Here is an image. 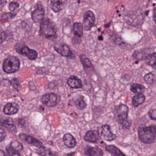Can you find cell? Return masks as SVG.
<instances>
[{
	"mask_svg": "<svg viewBox=\"0 0 156 156\" xmlns=\"http://www.w3.org/2000/svg\"><path fill=\"white\" fill-rule=\"evenodd\" d=\"M129 107L123 104L119 105L115 107L114 114L116 121L122 126L123 129L128 130L132 125V122L128 120Z\"/></svg>",
	"mask_w": 156,
	"mask_h": 156,
	"instance_id": "1",
	"label": "cell"
},
{
	"mask_svg": "<svg viewBox=\"0 0 156 156\" xmlns=\"http://www.w3.org/2000/svg\"><path fill=\"white\" fill-rule=\"evenodd\" d=\"M138 134L141 142L145 144H153L156 141V126L155 125L149 126H142L138 128Z\"/></svg>",
	"mask_w": 156,
	"mask_h": 156,
	"instance_id": "2",
	"label": "cell"
},
{
	"mask_svg": "<svg viewBox=\"0 0 156 156\" xmlns=\"http://www.w3.org/2000/svg\"><path fill=\"white\" fill-rule=\"evenodd\" d=\"M40 33L42 36L48 39L55 38L57 33L56 25L49 19H44L40 23Z\"/></svg>",
	"mask_w": 156,
	"mask_h": 156,
	"instance_id": "3",
	"label": "cell"
},
{
	"mask_svg": "<svg viewBox=\"0 0 156 156\" xmlns=\"http://www.w3.org/2000/svg\"><path fill=\"white\" fill-rule=\"evenodd\" d=\"M20 61L16 57L10 56L4 60L2 69L7 74L15 73L19 70Z\"/></svg>",
	"mask_w": 156,
	"mask_h": 156,
	"instance_id": "4",
	"label": "cell"
},
{
	"mask_svg": "<svg viewBox=\"0 0 156 156\" xmlns=\"http://www.w3.org/2000/svg\"><path fill=\"white\" fill-rule=\"evenodd\" d=\"M60 101V96L54 93L45 94L41 98V102L48 107H54L59 104Z\"/></svg>",
	"mask_w": 156,
	"mask_h": 156,
	"instance_id": "5",
	"label": "cell"
},
{
	"mask_svg": "<svg viewBox=\"0 0 156 156\" xmlns=\"http://www.w3.org/2000/svg\"><path fill=\"white\" fill-rule=\"evenodd\" d=\"M100 138L102 140L107 141H112L116 138V135L111 131V127L108 125H103L98 130Z\"/></svg>",
	"mask_w": 156,
	"mask_h": 156,
	"instance_id": "6",
	"label": "cell"
},
{
	"mask_svg": "<svg viewBox=\"0 0 156 156\" xmlns=\"http://www.w3.org/2000/svg\"><path fill=\"white\" fill-rule=\"evenodd\" d=\"M95 16L93 12L89 11L85 13L83 19V27L86 31H89L94 26Z\"/></svg>",
	"mask_w": 156,
	"mask_h": 156,
	"instance_id": "7",
	"label": "cell"
},
{
	"mask_svg": "<svg viewBox=\"0 0 156 156\" xmlns=\"http://www.w3.org/2000/svg\"><path fill=\"white\" fill-rule=\"evenodd\" d=\"M54 49L60 55L65 57H71L73 56L72 51L68 46L65 44H60L54 47Z\"/></svg>",
	"mask_w": 156,
	"mask_h": 156,
	"instance_id": "8",
	"label": "cell"
},
{
	"mask_svg": "<svg viewBox=\"0 0 156 156\" xmlns=\"http://www.w3.org/2000/svg\"><path fill=\"white\" fill-rule=\"evenodd\" d=\"M45 17V11L42 5H38L37 8L32 12V18L36 23H41Z\"/></svg>",
	"mask_w": 156,
	"mask_h": 156,
	"instance_id": "9",
	"label": "cell"
},
{
	"mask_svg": "<svg viewBox=\"0 0 156 156\" xmlns=\"http://www.w3.org/2000/svg\"><path fill=\"white\" fill-rule=\"evenodd\" d=\"M19 136L21 140L26 142L31 145L37 147H38L43 146V144L40 141H38V140L31 136L26 134L21 133L20 134Z\"/></svg>",
	"mask_w": 156,
	"mask_h": 156,
	"instance_id": "10",
	"label": "cell"
},
{
	"mask_svg": "<svg viewBox=\"0 0 156 156\" xmlns=\"http://www.w3.org/2000/svg\"><path fill=\"white\" fill-rule=\"evenodd\" d=\"M19 52L21 55L26 56L30 60H35L38 57L37 52L34 49H30L27 46L23 47Z\"/></svg>",
	"mask_w": 156,
	"mask_h": 156,
	"instance_id": "11",
	"label": "cell"
},
{
	"mask_svg": "<svg viewBox=\"0 0 156 156\" xmlns=\"http://www.w3.org/2000/svg\"><path fill=\"white\" fill-rule=\"evenodd\" d=\"M152 50V48H146L136 50L133 54V57L138 60L145 59L148 55L153 53Z\"/></svg>",
	"mask_w": 156,
	"mask_h": 156,
	"instance_id": "12",
	"label": "cell"
},
{
	"mask_svg": "<svg viewBox=\"0 0 156 156\" xmlns=\"http://www.w3.org/2000/svg\"><path fill=\"white\" fill-rule=\"evenodd\" d=\"M99 133L97 130H90L86 133L84 139L86 142L97 143L100 141Z\"/></svg>",
	"mask_w": 156,
	"mask_h": 156,
	"instance_id": "13",
	"label": "cell"
},
{
	"mask_svg": "<svg viewBox=\"0 0 156 156\" xmlns=\"http://www.w3.org/2000/svg\"><path fill=\"white\" fill-rule=\"evenodd\" d=\"M67 3V0H51L50 6L54 12H57L64 9Z\"/></svg>",
	"mask_w": 156,
	"mask_h": 156,
	"instance_id": "14",
	"label": "cell"
},
{
	"mask_svg": "<svg viewBox=\"0 0 156 156\" xmlns=\"http://www.w3.org/2000/svg\"><path fill=\"white\" fill-rule=\"evenodd\" d=\"M19 106L16 103H8L4 106L3 112L6 115H13L18 112Z\"/></svg>",
	"mask_w": 156,
	"mask_h": 156,
	"instance_id": "15",
	"label": "cell"
},
{
	"mask_svg": "<svg viewBox=\"0 0 156 156\" xmlns=\"http://www.w3.org/2000/svg\"><path fill=\"white\" fill-rule=\"evenodd\" d=\"M67 83L72 89H80L82 87L81 80L75 76H71L67 80Z\"/></svg>",
	"mask_w": 156,
	"mask_h": 156,
	"instance_id": "16",
	"label": "cell"
},
{
	"mask_svg": "<svg viewBox=\"0 0 156 156\" xmlns=\"http://www.w3.org/2000/svg\"><path fill=\"white\" fill-rule=\"evenodd\" d=\"M84 154L87 156H103V152L99 147L88 146L84 150Z\"/></svg>",
	"mask_w": 156,
	"mask_h": 156,
	"instance_id": "17",
	"label": "cell"
},
{
	"mask_svg": "<svg viewBox=\"0 0 156 156\" xmlns=\"http://www.w3.org/2000/svg\"><path fill=\"white\" fill-rule=\"evenodd\" d=\"M64 144L69 148H73L77 145V141L71 133L65 134L63 137Z\"/></svg>",
	"mask_w": 156,
	"mask_h": 156,
	"instance_id": "18",
	"label": "cell"
},
{
	"mask_svg": "<svg viewBox=\"0 0 156 156\" xmlns=\"http://www.w3.org/2000/svg\"><path fill=\"white\" fill-rule=\"evenodd\" d=\"M0 125L12 131L15 130L13 120L10 118H0Z\"/></svg>",
	"mask_w": 156,
	"mask_h": 156,
	"instance_id": "19",
	"label": "cell"
},
{
	"mask_svg": "<svg viewBox=\"0 0 156 156\" xmlns=\"http://www.w3.org/2000/svg\"><path fill=\"white\" fill-rule=\"evenodd\" d=\"M37 153L41 156H58L56 152L44 146L38 147Z\"/></svg>",
	"mask_w": 156,
	"mask_h": 156,
	"instance_id": "20",
	"label": "cell"
},
{
	"mask_svg": "<svg viewBox=\"0 0 156 156\" xmlns=\"http://www.w3.org/2000/svg\"><path fill=\"white\" fill-rule=\"evenodd\" d=\"M105 149L113 156H126L119 148L112 145L107 146Z\"/></svg>",
	"mask_w": 156,
	"mask_h": 156,
	"instance_id": "21",
	"label": "cell"
},
{
	"mask_svg": "<svg viewBox=\"0 0 156 156\" xmlns=\"http://www.w3.org/2000/svg\"><path fill=\"white\" fill-rule=\"evenodd\" d=\"M145 100V96L143 93L137 94L132 99V104L135 107L142 105Z\"/></svg>",
	"mask_w": 156,
	"mask_h": 156,
	"instance_id": "22",
	"label": "cell"
},
{
	"mask_svg": "<svg viewBox=\"0 0 156 156\" xmlns=\"http://www.w3.org/2000/svg\"><path fill=\"white\" fill-rule=\"evenodd\" d=\"M80 58L81 61L82 66L85 70L93 69V64H92L90 60L88 58L86 57L85 55H83V54L81 55L80 56Z\"/></svg>",
	"mask_w": 156,
	"mask_h": 156,
	"instance_id": "23",
	"label": "cell"
},
{
	"mask_svg": "<svg viewBox=\"0 0 156 156\" xmlns=\"http://www.w3.org/2000/svg\"><path fill=\"white\" fill-rule=\"evenodd\" d=\"M146 63L148 66H151L155 69L156 64V53L155 52L151 53L145 58Z\"/></svg>",
	"mask_w": 156,
	"mask_h": 156,
	"instance_id": "24",
	"label": "cell"
},
{
	"mask_svg": "<svg viewBox=\"0 0 156 156\" xmlns=\"http://www.w3.org/2000/svg\"><path fill=\"white\" fill-rule=\"evenodd\" d=\"M146 88L144 85L137 83H133L131 84L130 90L134 93H143Z\"/></svg>",
	"mask_w": 156,
	"mask_h": 156,
	"instance_id": "25",
	"label": "cell"
},
{
	"mask_svg": "<svg viewBox=\"0 0 156 156\" xmlns=\"http://www.w3.org/2000/svg\"><path fill=\"white\" fill-rule=\"evenodd\" d=\"M83 26L79 23H75L73 25V31L75 36L81 37L83 35Z\"/></svg>",
	"mask_w": 156,
	"mask_h": 156,
	"instance_id": "26",
	"label": "cell"
},
{
	"mask_svg": "<svg viewBox=\"0 0 156 156\" xmlns=\"http://www.w3.org/2000/svg\"><path fill=\"white\" fill-rule=\"evenodd\" d=\"M155 74L154 72H150L145 75L144 80L147 83H153L155 80Z\"/></svg>",
	"mask_w": 156,
	"mask_h": 156,
	"instance_id": "27",
	"label": "cell"
},
{
	"mask_svg": "<svg viewBox=\"0 0 156 156\" xmlns=\"http://www.w3.org/2000/svg\"><path fill=\"white\" fill-rule=\"evenodd\" d=\"M75 105L78 109L83 110L87 107V104L84 101L83 99H78L75 102Z\"/></svg>",
	"mask_w": 156,
	"mask_h": 156,
	"instance_id": "28",
	"label": "cell"
},
{
	"mask_svg": "<svg viewBox=\"0 0 156 156\" xmlns=\"http://www.w3.org/2000/svg\"><path fill=\"white\" fill-rule=\"evenodd\" d=\"M10 146L18 152H20L23 149V145L21 143H19L17 141L12 142L10 144Z\"/></svg>",
	"mask_w": 156,
	"mask_h": 156,
	"instance_id": "29",
	"label": "cell"
},
{
	"mask_svg": "<svg viewBox=\"0 0 156 156\" xmlns=\"http://www.w3.org/2000/svg\"><path fill=\"white\" fill-rule=\"evenodd\" d=\"M6 151L7 154L10 156H20L19 152L12 148L9 146L6 147Z\"/></svg>",
	"mask_w": 156,
	"mask_h": 156,
	"instance_id": "30",
	"label": "cell"
},
{
	"mask_svg": "<svg viewBox=\"0 0 156 156\" xmlns=\"http://www.w3.org/2000/svg\"><path fill=\"white\" fill-rule=\"evenodd\" d=\"M19 4L16 2H11L9 5V9L10 11L13 12L19 7Z\"/></svg>",
	"mask_w": 156,
	"mask_h": 156,
	"instance_id": "31",
	"label": "cell"
},
{
	"mask_svg": "<svg viewBox=\"0 0 156 156\" xmlns=\"http://www.w3.org/2000/svg\"><path fill=\"white\" fill-rule=\"evenodd\" d=\"M148 115L150 119L153 121H155L156 118V110L155 109H152L148 112Z\"/></svg>",
	"mask_w": 156,
	"mask_h": 156,
	"instance_id": "32",
	"label": "cell"
},
{
	"mask_svg": "<svg viewBox=\"0 0 156 156\" xmlns=\"http://www.w3.org/2000/svg\"><path fill=\"white\" fill-rule=\"evenodd\" d=\"M16 14L11 13H5L2 15V18L5 20V19H10L12 18L15 16Z\"/></svg>",
	"mask_w": 156,
	"mask_h": 156,
	"instance_id": "33",
	"label": "cell"
},
{
	"mask_svg": "<svg viewBox=\"0 0 156 156\" xmlns=\"http://www.w3.org/2000/svg\"><path fill=\"white\" fill-rule=\"evenodd\" d=\"M6 37L5 33L3 31L0 29V44H2L5 41Z\"/></svg>",
	"mask_w": 156,
	"mask_h": 156,
	"instance_id": "34",
	"label": "cell"
},
{
	"mask_svg": "<svg viewBox=\"0 0 156 156\" xmlns=\"http://www.w3.org/2000/svg\"><path fill=\"white\" fill-rule=\"evenodd\" d=\"M6 136L5 132L2 128H0V142L3 141Z\"/></svg>",
	"mask_w": 156,
	"mask_h": 156,
	"instance_id": "35",
	"label": "cell"
},
{
	"mask_svg": "<svg viewBox=\"0 0 156 156\" xmlns=\"http://www.w3.org/2000/svg\"><path fill=\"white\" fill-rule=\"evenodd\" d=\"M81 42V37H78L76 36H75L72 39V43L74 44H79Z\"/></svg>",
	"mask_w": 156,
	"mask_h": 156,
	"instance_id": "36",
	"label": "cell"
},
{
	"mask_svg": "<svg viewBox=\"0 0 156 156\" xmlns=\"http://www.w3.org/2000/svg\"><path fill=\"white\" fill-rule=\"evenodd\" d=\"M0 156H8L3 151L0 150Z\"/></svg>",
	"mask_w": 156,
	"mask_h": 156,
	"instance_id": "37",
	"label": "cell"
},
{
	"mask_svg": "<svg viewBox=\"0 0 156 156\" xmlns=\"http://www.w3.org/2000/svg\"><path fill=\"white\" fill-rule=\"evenodd\" d=\"M99 39L100 40H103V37L102 36H100L99 37Z\"/></svg>",
	"mask_w": 156,
	"mask_h": 156,
	"instance_id": "38",
	"label": "cell"
},
{
	"mask_svg": "<svg viewBox=\"0 0 156 156\" xmlns=\"http://www.w3.org/2000/svg\"><path fill=\"white\" fill-rule=\"evenodd\" d=\"M2 4V0H0V5Z\"/></svg>",
	"mask_w": 156,
	"mask_h": 156,
	"instance_id": "39",
	"label": "cell"
}]
</instances>
